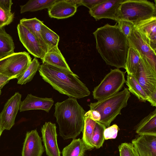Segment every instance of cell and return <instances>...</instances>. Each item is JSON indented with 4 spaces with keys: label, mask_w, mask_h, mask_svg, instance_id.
I'll return each mask as SVG.
<instances>
[{
    "label": "cell",
    "mask_w": 156,
    "mask_h": 156,
    "mask_svg": "<svg viewBox=\"0 0 156 156\" xmlns=\"http://www.w3.org/2000/svg\"><path fill=\"white\" fill-rule=\"evenodd\" d=\"M97 49L106 64L117 69L125 68L129 45L127 38L116 24L108 23L93 33Z\"/></svg>",
    "instance_id": "obj_1"
},
{
    "label": "cell",
    "mask_w": 156,
    "mask_h": 156,
    "mask_svg": "<svg viewBox=\"0 0 156 156\" xmlns=\"http://www.w3.org/2000/svg\"><path fill=\"white\" fill-rule=\"evenodd\" d=\"M40 75L60 93L76 99L89 96L90 92L78 76L72 71L43 63L38 69Z\"/></svg>",
    "instance_id": "obj_2"
},
{
    "label": "cell",
    "mask_w": 156,
    "mask_h": 156,
    "mask_svg": "<svg viewBox=\"0 0 156 156\" xmlns=\"http://www.w3.org/2000/svg\"><path fill=\"white\" fill-rule=\"evenodd\" d=\"M54 116L59 135L64 140L75 139L83 130L86 112L76 99L69 98L55 105Z\"/></svg>",
    "instance_id": "obj_3"
},
{
    "label": "cell",
    "mask_w": 156,
    "mask_h": 156,
    "mask_svg": "<svg viewBox=\"0 0 156 156\" xmlns=\"http://www.w3.org/2000/svg\"><path fill=\"white\" fill-rule=\"evenodd\" d=\"M130 96L128 88L125 87L122 91L97 102L90 103L88 105L90 110L100 113L101 119L98 122L108 127L116 117L121 114V110L127 106Z\"/></svg>",
    "instance_id": "obj_4"
},
{
    "label": "cell",
    "mask_w": 156,
    "mask_h": 156,
    "mask_svg": "<svg viewBox=\"0 0 156 156\" xmlns=\"http://www.w3.org/2000/svg\"><path fill=\"white\" fill-rule=\"evenodd\" d=\"M156 5L144 0H125L119 9L116 19L130 22L134 25L156 16Z\"/></svg>",
    "instance_id": "obj_5"
},
{
    "label": "cell",
    "mask_w": 156,
    "mask_h": 156,
    "mask_svg": "<svg viewBox=\"0 0 156 156\" xmlns=\"http://www.w3.org/2000/svg\"><path fill=\"white\" fill-rule=\"evenodd\" d=\"M125 82L124 72L118 69H111L94 88L92 92L93 98L98 101L113 95L119 92Z\"/></svg>",
    "instance_id": "obj_6"
},
{
    "label": "cell",
    "mask_w": 156,
    "mask_h": 156,
    "mask_svg": "<svg viewBox=\"0 0 156 156\" xmlns=\"http://www.w3.org/2000/svg\"><path fill=\"white\" fill-rule=\"evenodd\" d=\"M31 58L26 52H14L0 59V74L17 79L28 67Z\"/></svg>",
    "instance_id": "obj_7"
},
{
    "label": "cell",
    "mask_w": 156,
    "mask_h": 156,
    "mask_svg": "<svg viewBox=\"0 0 156 156\" xmlns=\"http://www.w3.org/2000/svg\"><path fill=\"white\" fill-rule=\"evenodd\" d=\"M17 28L20 40L24 47L35 58L41 59L46 51L37 37L20 23L18 24Z\"/></svg>",
    "instance_id": "obj_8"
},
{
    "label": "cell",
    "mask_w": 156,
    "mask_h": 156,
    "mask_svg": "<svg viewBox=\"0 0 156 156\" xmlns=\"http://www.w3.org/2000/svg\"><path fill=\"white\" fill-rule=\"evenodd\" d=\"M129 45L135 49L140 57L156 72V53L142 39L134 29L127 37Z\"/></svg>",
    "instance_id": "obj_9"
},
{
    "label": "cell",
    "mask_w": 156,
    "mask_h": 156,
    "mask_svg": "<svg viewBox=\"0 0 156 156\" xmlns=\"http://www.w3.org/2000/svg\"><path fill=\"white\" fill-rule=\"evenodd\" d=\"M21 95L17 92L5 103L0 113V120L3 129L9 130L15 124L16 117L19 110Z\"/></svg>",
    "instance_id": "obj_10"
},
{
    "label": "cell",
    "mask_w": 156,
    "mask_h": 156,
    "mask_svg": "<svg viewBox=\"0 0 156 156\" xmlns=\"http://www.w3.org/2000/svg\"><path fill=\"white\" fill-rule=\"evenodd\" d=\"M135 76L148 96L156 91V72L141 57Z\"/></svg>",
    "instance_id": "obj_11"
},
{
    "label": "cell",
    "mask_w": 156,
    "mask_h": 156,
    "mask_svg": "<svg viewBox=\"0 0 156 156\" xmlns=\"http://www.w3.org/2000/svg\"><path fill=\"white\" fill-rule=\"evenodd\" d=\"M124 0H105L89 10V14L96 21L105 18L116 21L119 9Z\"/></svg>",
    "instance_id": "obj_12"
},
{
    "label": "cell",
    "mask_w": 156,
    "mask_h": 156,
    "mask_svg": "<svg viewBox=\"0 0 156 156\" xmlns=\"http://www.w3.org/2000/svg\"><path fill=\"white\" fill-rule=\"evenodd\" d=\"M56 128L55 124L50 122H45L41 128L42 140L48 156H60Z\"/></svg>",
    "instance_id": "obj_13"
},
{
    "label": "cell",
    "mask_w": 156,
    "mask_h": 156,
    "mask_svg": "<svg viewBox=\"0 0 156 156\" xmlns=\"http://www.w3.org/2000/svg\"><path fill=\"white\" fill-rule=\"evenodd\" d=\"M134 29L142 39L156 52V16L139 22L134 25Z\"/></svg>",
    "instance_id": "obj_14"
},
{
    "label": "cell",
    "mask_w": 156,
    "mask_h": 156,
    "mask_svg": "<svg viewBox=\"0 0 156 156\" xmlns=\"http://www.w3.org/2000/svg\"><path fill=\"white\" fill-rule=\"evenodd\" d=\"M44 151L42 140L36 129L27 132L21 156H41Z\"/></svg>",
    "instance_id": "obj_15"
},
{
    "label": "cell",
    "mask_w": 156,
    "mask_h": 156,
    "mask_svg": "<svg viewBox=\"0 0 156 156\" xmlns=\"http://www.w3.org/2000/svg\"><path fill=\"white\" fill-rule=\"evenodd\" d=\"M54 103V100L51 98H41L29 94L21 102L19 110L21 112L31 110L41 109L48 112Z\"/></svg>",
    "instance_id": "obj_16"
},
{
    "label": "cell",
    "mask_w": 156,
    "mask_h": 156,
    "mask_svg": "<svg viewBox=\"0 0 156 156\" xmlns=\"http://www.w3.org/2000/svg\"><path fill=\"white\" fill-rule=\"evenodd\" d=\"M131 143L139 156H156V136L139 135Z\"/></svg>",
    "instance_id": "obj_17"
},
{
    "label": "cell",
    "mask_w": 156,
    "mask_h": 156,
    "mask_svg": "<svg viewBox=\"0 0 156 156\" xmlns=\"http://www.w3.org/2000/svg\"><path fill=\"white\" fill-rule=\"evenodd\" d=\"M77 8L69 0H57L48 9V14L51 18L66 19L74 15Z\"/></svg>",
    "instance_id": "obj_18"
},
{
    "label": "cell",
    "mask_w": 156,
    "mask_h": 156,
    "mask_svg": "<svg viewBox=\"0 0 156 156\" xmlns=\"http://www.w3.org/2000/svg\"><path fill=\"white\" fill-rule=\"evenodd\" d=\"M139 135L156 136V109L143 119L135 127Z\"/></svg>",
    "instance_id": "obj_19"
},
{
    "label": "cell",
    "mask_w": 156,
    "mask_h": 156,
    "mask_svg": "<svg viewBox=\"0 0 156 156\" xmlns=\"http://www.w3.org/2000/svg\"><path fill=\"white\" fill-rule=\"evenodd\" d=\"M41 59L43 63L72 71L58 47L48 51Z\"/></svg>",
    "instance_id": "obj_20"
},
{
    "label": "cell",
    "mask_w": 156,
    "mask_h": 156,
    "mask_svg": "<svg viewBox=\"0 0 156 156\" xmlns=\"http://www.w3.org/2000/svg\"><path fill=\"white\" fill-rule=\"evenodd\" d=\"M20 23L27 28L35 35L44 48L46 53L48 51V49L41 34V27L43 24V22L35 17L31 19L24 18L20 20Z\"/></svg>",
    "instance_id": "obj_21"
},
{
    "label": "cell",
    "mask_w": 156,
    "mask_h": 156,
    "mask_svg": "<svg viewBox=\"0 0 156 156\" xmlns=\"http://www.w3.org/2000/svg\"><path fill=\"white\" fill-rule=\"evenodd\" d=\"M15 48L12 37L4 27L0 28V59L14 53Z\"/></svg>",
    "instance_id": "obj_22"
},
{
    "label": "cell",
    "mask_w": 156,
    "mask_h": 156,
    "mask_svg": "<svg viewBox=\"0 0 156 156\" xmlns=\"http://www.w3.org/2000/svg\"><path fill=\"white\" fill-rule=\"evenodd\" d=\"M88 150L82 139H73L71 143L65 147L62 151V156H84Z\"/></svg>",
    "instance_id": "obj_23"
},
{
    "label": "cell",
    "mask_w": 156,
    "mask_h": 156,
    "mask_svg": "<svg viewBox=\"0 0 156 156\" xmlns=\"http://www.w3.org/2000/svg\"><path fill=\"white\" fill-rule=\"evenodd\" d=\"M140 58L138 52L133 48L130 46L124 68L127 75L135 76L140 64Z\"/></svg>",
    "instance_id": "obj_24"
},
{
    "label": "cell",
    "mask_w": 156,
    "mask_h": 156,
    "mask_svg": "<svg viewBox=\"0 0 156 156\" xmlns=\"http://www.w3.org/2000/svg\"><path fill=\"white\" fill-rule=\"evenodd\" d=\"M125 83L130 93L134 95L140 101L146 102L148 96L135 76L127 75Z\"/></svg>",
    "instance_id": "obj_25"
},
{
    "label": "cell",
    "mask_w": 156,
    "mask_h": 156,
    "mask_svg": "<svg viewBox=\"0 0 156 156\" xmlns=\"http://www.w3.org/2000/svg\"><path fill=\"white\" fill-rule=\"evenodd\" d=\"M11 0H0V28L9 25L13 21L14 14L11 11Z\"/></svg>",
    "instance_id": "obj_26"
},
{
    "label": "cell",
    "mask_w": 156,
    "mask_h": 156,
    "mask_svg": "<svg viewBox=\"0 0 156 156\" xmlns=\"http://www.w3.org/2000/svg\"><path fill=\"white\" fill-rule=\"evenodd\" d=\"M57 0H30L25 4L20 6V12H33L49 9Z\"/></svg>",
    "instance_id": "obj_27"
},
{
    "label": "cell",
    "mask_w": 156,
    "mask_h": 156,
    "mask_svg": "<svg viewBox=\"0 0 156 156\" xmlns=\"http://www.w3.org/2000/svg\"><path fill=\"white\" fill-rule=\"evenodd\" d=\"M41 34L43 40L47 47L48 51L58 47L59 36L44 23L41 26Z\"/></svg>",
    "instance_id": "obj_28"
},
{
    "label": "cell",
    "mask_w": 156,
    "mask_h": 156,
    "mask_svg": "<svg viewBox=\"0 0 156 156\" xmlns=\"http://www.w3.org/2000/svg\"><path fill=\"white\" fill-rule=\"evenodd\" d=\"M82 140L88 150L94 148L92 144L93 135L96 122L89 117L85 116Z\"/></svg>",
    "instance_id": "obj_29"
},
{
    "label": "cell",
    "mask_w": 156,
    "mask_h": 156,
    "mask_svg": "<svg viewBox=\"0 0 156 156\" xmlns=\"http://www.w3.org/2000/svg\"><path fill=\"white\" fill-rule=\"evenodd\" d=\"M40 65L38 59L35 57L26 69L17 79V83L23 85L30 81L38 70Z\"/></svg>",
    "instance_id": "obj_30"
},
{
    "label": "cell",
    "mask_w": 156,
    "mask_h": 156,
    "mask_svg": "<svg viewBox=\"0 0 156 156\" xmlns=\"http://www.w3.org/2000/svg\"><path fill=\"white\" fill-rule=\"evenodd\" d=\"M106 127L98 122H96L92 139V144L94 148L99 149L102 147L105 139L104 131Z\"/></svg>",
    "instance_id": "obj_31"
},
{
    "label": "cell",
    "mask_w": 156,
    "mask_h": 156,
    "mask_svg": "<svg viewBox=\"0 0 156 156\" xmlns=\"http://www.w3.org/2000/svg\"><path fill=\"white\" fill-rule=\"evenodd\" d=\"M118 148L120 156H139L131 143H122L119 146Z\"/></svg>",
    "instance_id": "obj_32"
},
{
    "label": "cell",
    "mask_w": 156,
    "mask_h": 156,
    "mask_svg": "<svg viewBox=\"0 0 156 156\" xmlns=\"http://www.w3.org/2000/svg\"><path fill=\"white\" fill-rule=\"evenodd\" d=\"M117 22L118 28L127 38L134 30V25L130 22L120 20Z\"/></svg>",
    "instance_id": "obj_33"
},
{
    "label": "cell",
    "mask_w": 156,
    "mask_h": 156,
    "mask_svg": "<svg viewBox=\"0 0 156 156\" xmlns=\"http://www.w3.org/2000/svg\"><path fill=\"white\" fill-rule=\"evenodd\" d=\"M119 129V127L116 124L106 128L104 131L105 140L115 139L117 136Z\"/></svg>",
    "instance_id": "obj_34"
},
{
    "label": "cell",
    "mask_w": 156,
    "mask_h": 156,
    "mask_svg": "<svg viewBox=\"0 0 156 156\" xmlns=\"http://www.w3.org/2000/svg\"><path fill=\"white\" fill-rule=\"evenodd\" d=\"M105 0H76L75 4L77 7L83 5L91 9L98 4L103 2Z\"/></svg>",
    "instance_id": "obj_35"
},
{
    "label": "cell",
    "mask_w": 156,
    "mask_h": 156,
    "mask_svg": "<svg viewBox=\"0 0 156 156\" xmlns=\"http://www.w3.org/2000/svg\"><path fill=\"white\" fill-rule=\"evenodd\" d=\"M84 116L88 117L96 122H99L101 119V115L100 113L95 110H90L85 113Z\"/></svg>",
    "instance_id": "obj_36"
},
{
    "label": "cell",
    "mask_w": 156,
    "mask_h": 156,
    "mask_svg": "<svg viewBox=\"0 0 156 156\" xmlns=\"http://www.w3.org/2000/svg\"><path fill=\"white\" fill-rule=\"evenodd\" d=\"M147 101L149 102L152 106L156 107V91L148 96Z\"/></svg>",
    "instance_id": "obj_37"
},
{
    "label": "cell",
    "mask_w": 156,
    "mask_h": 156,
    "mask_svg": "<svg viewBox=\"0 0 156 156\" xmlns=\"http://www.w3.org/2000/svg\"><path fill=\"white\" fill-rule=\"evenodd\" d=\"M11 80L8 77L0 74V90Z\"/></svg>",
    "instance_id": "obj_38"
},
{
    "label": "cell",
    "mask_w": 156,
    "mask_h": 156,
    "mask_svg": "<svg viewBox=\"0 0 156 156\" xmlns=\"http://www.w3.org/2000/svg\"><path fill=\"white\" fill-rule=\"evenodd\" d=\"M3 131H4V130L2 128V125L1 124V123L0 120V137L1 134H2L3 132Z\"/></svg>",
    "instance_id": "obj_39"
},
{
    "label": "cell",
    "mask_w": 156,
    "mask_h": 156,
    "mask_svg": "<svg viewBox=\"0 0 156 156\" xmlns=\"http://www.w3.org/2000/svg\"><path fill=\"white\" fill-rule=\"evenodd\" d=\"M1 94V90H0V96Z\"/></svg>",
    "instance_id": "obj_40"
}]
</instances>
